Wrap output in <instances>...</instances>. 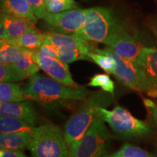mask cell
Returning a JSON list of instances; mask_svg holds the SVG:
<instances>
[{"label": "cell", "mask_w": 157, "mask_h": 157, "mask_svg": "<svg viewBox=\"0 0 157 157\" xmlns=\"http://www.w3.org/2000/svg\"><path fill=\"white\" fill-rule=\"evenodd\" d=\"M23 92L28 101L36 102L48 110L82 103L91 94L85 87H68L50 76L38 73L29 77L28 83L23 87Z\"/></svg>", "instance_id": "6da1fadb"}, {"label": "cell", "mask_w": 157, "mask_h": 157, "mask_svg": "<svg viewBox=\"0 0 157 157\" xmlns=\"http://www.w3.org/2000/svg\"><path fill=\"white\" fill-rule=\"evenodd\" d=\"M113 100V95L101 90L92 93L82 102L65 124V138L68 146L83 136L97 115L98 109L107 107Z\"/></svg>", "instance_id": "7a4b0ae2"}, {"label": "cell", "mask_w": 157, "mask_h": 157, "mask_svg": "<svg viewBox=\"0 0 157 157\" xmlns=\"http://www.w3.org/2000/svg\"><path fill=\"white\" fill-rule=\"evenodd\" d=\"M110 136L105 122L97 113L83 136L68 146L70 157H109Z\"/></svg>", "instance_id": "3957f363"}, {"label": "cell", "mask_w": 157, "mask_h": 157, "mask_svg": "<svg viewBox=\"0 0 157 157\" xmlns=\"http://www.w3.org/2000/svg\"><path fill=\"white\" fill-rule=\"evenodd\" d=\"M28 149L32 157H70L64 131L52 124L35 127Z\"/></svg>", "instance_id": "277c9868"}, {"label": "cell", "mask_w": 157, "mask_h": 157, "mask_svg": "<svg viewBox=\"0 0 157 157\" xmlns=\"http://www.w3.org/2000/svg\"><path fill=\"white\" fill-rule=\"evenodd\" d=\"M119 24L111 10L101 7H92L87 9L85 23L74 35L88 42L107 44Z\"/></svg>", "instance_id": "5b68a950"}, {"label": "cell", "mask_w": 157, "mask_h": 157, "mask_svg": "<svg viewBox=\"0 0 157 157\" xmlns=\"http://www.w3.org/2000/svg\"><path fill=\"white\" fill-rule=\"evenodd\" d=\"M98 113L113 132L122 138L141 137L151 132L150 126L148 124L137 119L127 109L119 105L113 110L100 107Z\"/></svg>", "instance_id": "8992f818"}, {"label": "cell", "mask_w": 157, "mask_h": 157, "mask_svg": "<svg viewBox=\"0 0 157 157\" xmlns=\"http://www.w3.org/2000/svg\"><path fill=\"white\" fill-rule=\"evenodd\" d=\"M96 52L109 55L114 59L116 65L113 74L121 84L129 89L139 92H148L153 89L142 68L137 61L118 56L109 47L103 50L95 49Z\"/></svg>", "instance_id": "52a82bcc"}, {"label": "cell", "mask_w": 157, "mask_h": 157, "mask_svg": "<svg viewBox=\"0 0 157 157\" xmlns=\"http://www.w3.org/2000/svg\"><path fill=\"white\" fill-rule=\"evenodd\" d=\"M47 42L57 50L58 58L66 63L81 60H91L90 55L95 49L87 41L74 34H65L56 31L46 32Z\"/></svg>", "instance_id": "ba28073f"}, {"label": "cell", "mask_w": 157, "mask_h": 157, "mask_svg": "<svg viewBox=\"0 0 157 157\" xmlns=\"http://www.w3.org/2000/svg\"><path fill=\"white\" fill-rule=\"evenodd\" d=\"M87 9H73L58 13H48L43 20L53 31L65 34H74L85 23Z\"/></svg>", "instance_id": "9c48e42d"}, {"label": "cell", "mask_w": 157, "mask_h": 157, "mask_svg": "<svg viewBox=\"0 0 157 157\" xmlns=\"http://www.w3.org/2000/svg\"><path fill=\"white\" fill-rule=\"evenodd\" d=\"M106 45L118 56L135 61L143 48L140 42L120 23Z\"/></svg>", "instance_id": "30bf717a"}, {"label": "cell", "mask_w": 157, "mask_h": 157, "mask_svg": "<svg viewBox=\"0 0 157 157\" xmlns=\"http://www.w3.org/2000/svg\"><path fill=\"white\" fill-rule=\"evenodd\" d=\"M34 59L40 69L44 71L50 77L68 87H79L74 81L68 63L60 59L50 56H34Z\"/></svg>", "instance_id": "8fae6325"}, {"label": "cell", "mask_w": 157, "mask_h": 157, "mask_svg": "<svg viewBox=\"0 0 157 157\" xmlns=\"http://www.w3.org/2000/svg\"><path fill=\"white\" fill-rule=\"evenodd\" d=\"M0 117L21 119L35 127L38 123V113L31 101L16 103H0Z\"/></svg>", "instance_id": "7c38bea8"}, {"label": "cell", "mask_w": 157, "mask_h": 157, "mask_svg": "<svg viewBox=\"0 0 157 157\" xmlns=\"http://www.w3.org/2000/svg\"><path fill=\"white\" fill-rule=\"evenodd\" d=\"M11 65L21 80L37 74L40 69L34 59V51L27 49H23Z\"/></svg>", "instance_id": "4fadbf2b"}, {"label": "cell", "mask_w": 157, "mask_h": 157, "mask_svg": "<svg viewBox=\"0 0 157 157\" xmlns=\"http://www.w3.org/2000/svg\"><path fill=\"white\" fill-rule=\"evenodd\" d=\"M137 63L146 74L153 89L157 90V50L145 48L141 50Z\"/></svg>", "instance_id": "5bb4252c"}, {"label": "cell", "mask_w": 157, "mask_h": 157, "mask_svg": "<svg viewBox=\"0 0 157 157\" xmlns=\"http://www.w3.org/2000/svg\"><path fill=\"white\" fill-rule=\"evenodd\" d=\"M1 21L5 25L8 40H15L21 37L29 28L36 24L26 17L13 16L1 13Z\"/></svg>", "instance_id": "9a60e30c"}, {"label": "cell", "mask_w": 157, "mask_h": 157, "mask_svg": "<svg viewBox=\"0 0 157 157\" xmlns=\"http://www.w3.org/2000/svg\"><path fill=\"white\" fill-rule=\"evenodd\" d=\"M1 13L13 16L26 17L36 23L37 17L27 0H1Z\"/></svg>", "instance_id": "2e32d148"}, {"label": "cell", "mask_w": 157, "mask_h": 157, "mask_svg": "<svg viewBox=\"0 0 157 157\" xmlns=\"http://www.w3.org/2000/svg\"><path fill=\"white\" fill-rule=\"evenodd\" d=\"M33 138V132L4 133L0 135L1 149L23 151L28 148Z\"/></svg>", "instance_id": "e0dca14e"}, {"label": "cell", "mask_w": 157, "mask_h": 157, "mask_svg": "<svg viewBox=\"0 0 157 157\" xmlns=\"http://www.w3.org/2000/svg\"><path fill=\"white\" fill-rule=\"evenodd\" d=\"M46 40V32H42L36 26L29 28L21 37L15 40H11L23 49L36 50Z\"/></svg>", "instance_id": "ac0fdd59"}, {"label": "cell", "mask_w": 157, "mask_h": 157, "mask_svg": "<svg viewBox=\"0 0 157 157\" xmlns=\"http://www.w3.org/2000/svg\"><path fill=\"white\" fill-rule=\"evenodd\" d=\"M27 101L21 84L15 82L0 83V103H16Z\"/></svg>", "instance_id": "d6986e66"}, {"label": "cell", "mask_w": 157, "mask_h": 157, "mask_svg": "<svg viewBox=\"0 0 157 157\" xmlns=\"http://www.w3.org/2000/svg\"><path fill=\"white\" fill-rule=\"evenodd\" d=\"M35 127L21 119L9 117H0V132H33Z\"/></svg>", "instance_id": "ffe728a7"}, {"label": "cell", "mask_w": 157, "mask_h": 157, "mask_svg": "<svg viewBox=\"0 0 157 157\" xmlns=\"http://www.w3.org/2000/svg\"><path fill=\"white\" fill-rule=\"evenodd\" d=\"M23 48L11 40L1 39L0 42V63L1 64H12L17 55Z\"/></svg>", "instance_id": "44dd1931"}, {"label": "cell", "mask_w": 157, "mask_h": 157, "mask_svg": "<svg viewBox=\"0 0 157 157\" xmlns=\"http://www.w3.org/2000/svg\"><path fill=\"white\" fill-rule=\"evenodd\" d=\"M109 157H157L146 151L140 148V147L133 146L129 143H125L121 148L111 154Z\"/></svg>", "instance_id": "7402d4cb"}, {"label": "cell", "mask_w": 157, "mask_h": 157, "mask_svg": "<svg viewBox=\"0 0 157 157\" xmlns=\"http://www.w3.org/2000/svg\"><path fill=\"white\" fill-rule=\"evenodd\" d=\"M90 60H93L94 63L98 65L106 73L113 74L116 62L114 59L109 56V55L96 52L94 50L93 52L90 53Z\"/></svg>", "instance_id": "603a6c76"}, {"label": "cell", "mask_w": 157, "mask_h": 157, "mask_svg": "<svg viewBox=\"0 0 157 157\" xmlns=\"http://www.w3.org/2000/svg\"><path fill=\"white\" fill-rule=\"evenodd\" d=\"M88 86L102 88L103 91L114 95L115 84L111 77L106 74H98L90 78Z\"/></svg>", "instance_id": "cb8c5ba5"}, {"label": "cell", "mask_w": 157, "mask_h": 157, "mask_svg": "<svg viewBox=\"0 0 157 157\" xmlns=\"http://www.w3.org/2000/svg\"><path fill=\"white\" fill-rule=\"evenodd\" d=\"M45 7L48 13H58L77 8V3L74 0H51Z\"/></svg>", "instance_id": "d4e9b609"}, {"label": "cell", "mask_w": 157, "mask_h": 157, "mask_svg": "<svg viewBox=\"0 0 157 157\" xmlns=\"http://www.w3.org/2000/svg\"><path fill=\"white\" fill-rule=\"evenodd\" d=\"M20 81H21V77L11 64L0 65V82H17Z\"/></svg>", "instance_id": "484cf974"}, {"label": "cell", "mask_w": 157, "mask_h": 157, "mask_svg": "<svg viewBox=\"0 0 157 157\" xmlns=\"http://www.w3.org/2000/svg\"><path fill=\"white\" fill-rule=\"evenodd\" d=\"M37 18L43 19L48 13L44 0H27Z\"/></svg>", "instance_id": "4316f807"}, {"label": "cell", "mask_w": 157, "mask_h": 157, "mask_svg": "<svg viewBox=\"0 0 157 157\" xmlns=\"http://www.w3.org/2000/svg\"><path fill=\"white\" fill-rule=\"evenodd\" d=\"M143 102H144L145 106L147 108L149 113L152 116L153 119L157 124V103H154L151 100L147 99V98H144Z\"/></svg>", "instance_id": "83f0119b"}, {"label": "cell", "mask_w": 157, "mask_h": 157, "mask_svg": "<svg viewBox=\"0 0 157 157\" xmlns=\"http://www.w3.org/2000/svg\"><path fill=\"white\" fill-rule=\"evenodd\" d=\"M0 157H27L21 151L1 149Z\"/></svg>", "instance_id": "f1b7e54d"}, {"label": "cell", "mask_w": 157, "mask_h": 157, "mask_svg": "<svg viewBox=\"0 0 157 157\" xmlns=\"http://www.w3.org/2000/svg\"><path fill=\"white\" fill-rule=\"evenodd\" d=\"M0 38H1V39H7V40L9 39L5 25L2 21H0Z\"/></svg>", "instance_id": "f546056e"}, {"label": "cell", "mask_w": 157, "mask_h": 157, "mask_svg": "<svg viewBox=\"0 0 157 157\" xmlns=\"http://www.w3.org/2000/svg\"><path fill=\"white\" fill-rule=\"evenodd\" d=\"M147 95H148L149 97L156 98L157 99V90L151 89V90H149V91L147 92Z\"/></svg>", "instance_id": "4dcf8cb0"}, {"label": "cell", "mask_w": 157, "mask_h": 157, "mask_svg": "<svg viewBox=\"0 0 157 157\" xmlns=\"http://www.w3.org/2000/svg\"><path fill=\"white\" fill-rule=\"evenodd\" d=\"M150 27L151 29V30L156 37L157 38V21H155V22H153L152 23L150 24Z\"/></svg>", "instance_id": "1f68e13d"}]
</instances>
